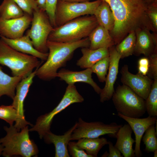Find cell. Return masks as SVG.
I'll return each mask as SVG.
<instances>
[{"instance_id": "cell-28", "label": "cell", "mask_w": 157, "mask_h": 157, "mask_svg": "<svg viewBox=\"0 0 157 157\" xmlns=\"http://www.w3.org/2000/svg\"><path fill=\"white\" fill-rule=\"evenodd\" d=\"M146 111L149 116H157V78L154 79L151 88L145 100Z\"/></svg>"}, {"instance_id": "cell-11", "label": "cell", "mask_w": 157, "mask_h": 157, "mask_svg": "<svg viewBox=\"0 0 157 157\" xmlns=\"http://www.w3.org/2000/svg\"><path fill=\"white\" fill-rule=\"evenodd\" d=\"M37 68L27 77L22 78L16 87V92L13 99L12 105L17 113L18 119L14 126L19 131L28 125H31L25 119L24 103L30 87L33 83V79L36 76Z\"/></svg>"}, {"instance_id": "cell-12", "label": "cell", "mask_w": 157, "mask_h": 157, "mask_svg": "<svg viewBox=\"0 0 157 157\" xmlns=\"http://www.w3.org/2000/svg\"><path fill=\"white\" fill-rule=\"evenodd\" d=\"M120 73L121 81L123 84L128 86L145 100L148 95L154 81L147 75H143L138 72L136 74L131 73L126 65L122 67Z\"/></svg>"}, {"instance_id": "cell-16", "label": "cell", "mask_w": 157, "mask_h": 157, "mask_svg": "<svg viewBox=\"0 0 157 157\" xmlns=\"http://www.w3.org/2000/svg\"><path fill=\"white\" fill-rule=\"evenodd\" d=\"M146 28H139L135 31L136 40L133 53L141 54L148 57L157 50V36Z\"/></svg>"}, {"instance_id": "cell-31", "label": "cell", "mask_w": 157, "mask_h": 157, "mask_svg": "<svg viewBox=\"0 0 157 157\" xmlns=\"http://www.w3.org/2000/svg\"><path fill=\"white\" fill-rule=\"evenodd\" d=\"M18 118L17 111L12 105L0 106V119L5 121L11 126L13 125L14 122H17Z\"/></svg>"}, {"instance_id": "cell-35", "label": "cell", "mask_w": 157, "mask_h": 157, "mask_svg": "<svg viewBox=\"0 0 157 157\" xmlns=\"http://www.w3.org/2000/svg\"><path fill=\"white\" fill-rule=\"evenodd\" d=\"M58 0H47L46 10L50 23L54 28L56 27L55 21V13Z\"/></svg>"}, {"instance_id": "cell-42", "label": "cell", "mask_w": 157, "mask_h": 157, "mask_svg": "<svg viewBox=\"0 0 157 157\" xmlns=\"http://www.w3.org/2000/svg\"><path fill=\"white\" fill-rule=\"evenodd\" d=\"M148 2L150 4H152L156 1H157V0H147Z\"/></svg>"}, {"instance_id": "cell-15", "label": "cell", "mask_w": 157, "mask_h": 157, "mask_svg": "<svg viewBox=\"0 0 157 157\" xmlns=\"http://www.w3.org/2000/svg\"><path fill=\"white\" fill-rule=\"evenodd\" d=\"M117 115L126 121L133 132L135 137V146L134 149L135 156L140 157L142 155L140 149V143L142 137L147 129L154 124L157 121L156 117L149 116L146 118L129 117L118 113Z\"/></svg>"}, {"instance_id": "cell-22", "label": "cell", "mask_w": 157, "mask_h": 157, "mask_svg": "<svg viewBox=\"0 0 157 157\" xmlns=\"http://www.w3.org/2000/svg\"><path fill=\"white\" fill-rule=\"evenodd\" d=\"M88 38L90 42L89 48L92 49L104 47L109 49L115 45L109 31L99 24L91 32Z\"/></svg>"}, {"instance_id": "cell-23", "label": "cell", "mask_w": 157, "mask_h": 157, "mask_svg": "<svg viewBox=\"0 0 157 157\" xmlns=\"http://www.w3.org/2000/svg\"><path fill=\"white\" fill-rule=\"evenodd\" d=\"M99 25L103 26L109 32L113 28L115 19L113 14L108 4L102 1L95 10L93 15Z\"/></svg>"}, {"instance_id": "cell-5", "label": "cell", "mask_w": 157, "mask_h": 157, "mask_svg": "<svg viewBox=\"0 0 157 157\" xmlns=\"http://www.w3.org/2000/svg\"><path fill=\"white\" fill-rule=\"evenodd\" d=\"M0 64L8 67L13 76L23 78L38 68L41 63L35 57L15 50L0 38Z\"/></svg>"}, {"instance_id": "cell-9", "label": "cell", "mask_w": 157, "mask_h": 157, "mask_svg": "<svg viewBox=\"0 0 157 157\" xmlns=\"http://www.w3.org/2000/svg\"><path fill=\"white\" fill-rule=\"evenodd\" d=\"M31 28L26 35L31 39L34 48L43 53H47L48 37L53 28L45 11L38 9L34 11Z\"/></svg>"}, {"instance_id": "cell-25", "label": "cell", "mask_w": 157, "mask_h": 157, "mask_svg": "<svg viewBox=\"0 0 157 157\" xmlns=\"http://www.w3.org/2000/svg\"><path fill=\"white\" fill-rule=\"evenodd\" d=\"M77 140L76 142L77 145L92 157H97L101 149L108 143L107 139L105 138H83Z\"/></svg>"}, {"instance_id": "cell-4", "label": "cell", "mask_w": 157, "mask_h": 157, "mask_svg": "<svg viewBox=\"0 0 157 157\" xmlns=\"http://www.w3.org/2000/svg\"><path fill=\"white\" fill-rule=\"evenodd\" d=\"M98 24L93 15L81 16L53 28L47 40L67 42L78 41L88 37Z\"/></svg>"}, {"instance_id": "cell-2", "label": "cell", "mask_w": 157, "mask_h": 157, "mask_svg": "<svg viewBox=\"0 0 157 157\" xmlns=\"http://www.w3.org/2000/svg\"><path fill=\"white\" fill-rule=\"evenodd\" d=\"M90 41L87 37L73 42L47 40L49 51L45 62L36 69V76L44 81H50L57 77L58 70L65 66L71 58L74 51L79 48L89 47Z\"/></svg>"}, {"instance_id": "cell-3", "label": "cell", "mask_w": 157, "mask_h": 157, "mask_svg": "<svg viewBox=\"0 0 157 157\" xmlns=\"http://www.w3.org/2000/svg\"><path fill=\"white\" fill-rule=\"evenodd\" d=\"M3 129L6 135L0 139V142L3 147V156L20 155L30 157L37 156L38 149L33 140L30 138L28 126L21 129L20 131L13 125L9 127L5 126Z\"/></svg>"}, {"instance_id": "cell-17", "label": "cell", "mask_w": 157, "mask_h": 157, "mask_svg": "<svg viewBox=\"0 0 157 157\" xmlns=\"http://www.w3.org/2000/svg\"><path fill=\"white\" fill-rule=\"evenodd\" d=\"M92 72L91 68L85 69L80 71H74L63 69L57 73V77L60 80L69 84H74L76 83L81 82L90 85L95 91L99 94L102 89L94 81L92 78Z\"/></svg>"}, {"instance_id": "cell-29", "label": "cell", "mask_w": 157, "mask_h": 157, "mask_svg": "<svg viewBox=\"0 0 157 157\" xmlns=\"http://www.w3.org/2000/svg\"><path fill=\"white\" fill-rule=\"evenodd\" d=\"M143 135L142 140L145 146L144 151L148 153L153 152L157 149V133L154 124L150 126Z\"/></svg>"}, {"instance_id": "cell-40", "label": "cell", "mask_w": 157, "mask_h": 157, "mask_svg": "<svg viewBox=\"0 0 157 157\" xmlns=\"http://www.w3.org/2000/svg\"><path fill=\"white\" fill-rule=\"evenodd\" d=\"M63 1L67 2H82L89 1L90 0H61Z\"/></svg>"}, {"instance_id": "cell-32", "label": "cell", "mask_w": 157, "mask_h": 157, "mask_svg": "<svg viewBox=\"0 0 157 157\" xmlns=\"http://www.w3.org/2000/svg\"><path fill=\"white\" fill-rule=\"evenodd\" d=\"M24 13L33 16V12L38 9L36 0H14Z\"/></svg>"}, {"instance_id": "cell-30", "label": "cell", "mask_w": 157, "mask_h": 157, "mask_svg": "<svg viewBox=\"0 0 157 157\" xmlns=\"http://www.w3.org/2000/svg\"><path fill=\"white\" fill-rule=\"evenodd\" d=\"M109 63V57H105L95 63L91 68L92 72L95 73L99 81H105Z\"/></svg>"}, {"instance_id": "cell-21", "label": "cell", "mask_w": 157, "mask_h": 157, "mask_svg": "<svg viewBox=\"0 0 157 157\" xmlns=\"http://www.w3.org/2000/svg\"><path fill=\"white\" fill-rule=\"evenodd\" d=\"M82 56L77 61V65L83 69L91 68L97 62L109 55V49L101 48L92 49L88 47L81 48Z\"/></svg>"}, {"instance_id": "cell-10", "label": "cell", "mask_w": 157, "mask_h": 157, "mask_svg": "<svg viewBox=\"0 0 157 157\" xmlns=\"http://www.w3.org/2000/svg\"><path fill=\"white\" fill-rule=\"evenodd\" d=\"M122 126L115 122L109 124L101 122H88L79 118L71 135L70 140L83 138H96L105 135L115 137L117 132Z\"/></svg>"}, {"instance_id": "cell-27", "label": "cell", "mask_w": 157, "mask_h": 157, "mask_svg": "<svg viewBox=\"0 0 157 157\" xmlns=\"http://www.w3.org/2000/svg\"><path fill=\"white\" fill-rule=\"evenodd\" d=\"M136 36L135 31L130 32L120 43L117 44L116 50L123 58L131 55L135 45Z\"/></svg>"}, {"instance_id": "cell-20", "label": "cell", "mask_w": 157, "mask_h": 157, "mask_svg": "<svg viewBox=\"0 0 157 157\" xmlns=\"http://www.w3.org/2000/svg\"><path fill=\"white\" fill-rule=\"evenodd\" d=\"M133 131L128 124L122 126L117 132V141L114 146L124 157L135 156L133 147L135 140L132 137Z\"/></svg>"}, {"instance_id": "cell-7", "label": "cell", "mask_w": 157, "mask_h": 157, "mask_svg": "<svg viewBox=\"0 0 157 157\" xmlns=\"http://www.w3.org/2000/svg\"><path fill=\"white\" fill-rule=\"evenodd\" d=\"M84 101L83 97L78 92L74 84H69L65 94L58 105L51 111L37 118L35 124L29 129L37 132L40 139L50 131L51 124L54 117L70 105L81 103Z\"/></svg>"}, {"instance_id": "cell-1", "label": "cell", "mask_w": 157, "mask_h": 157, "mask_svg": "<svg viewBox=\"0 0 157 157\" xmlns=\"http://www.w3.org/2000/svg\"><path fill=\"white\" fill-rule=\"evenodd\" d=\"M101 0L108 4L114 16V26L109 33L115 45L138 28H146L155 32L147 15L150 4L147 0Z\"/></svg>"}, {"instance_id": "cell-33", "label": "cell", "mask_w": 157, "mask_h": 157, "mask_svg": "<svg viewBox=\"0 0 157 157\" xmlns=\"http://www.w3.org/2000/svg\"><path fill=\"white\" fill-rule=\"evenodd\" d=\"M67 148L69 153L72 157H92L84 150L78 146L76 142L70 141Z\"/></svg>"}, {"instance_id": "cell-8", "label": "cell", "mask_w": 157, "mask_h": 157, "mask_svg": "<svg viewBox=\"0 0 157 157\" xmlns=\"http://www.w3.org/2000/svg\"><path fill=\"white\" fill-rule=\"evenodd\" d=\"M102 1L67 2L58 0L55 13L56 27L83 16L93 15Z\"/></svg>"}, {"instance_id": "cell-34", "label": "cell", "mask_w": 157, "mask_h": 157, "mask_svg": "<svg viewBox=\"0 0 157 157\" xmlns=\"http://www.w3.org/2000/svg\"><path fill=\"white\" fill-rule=\"evenodd\" d=\"M148 57L149 60V67L147 76L154 79L157 78V50Z\"/></svg>"}, {"instance_id": "cell-43", "label": "cell", "mask_w": 157, "mask_h": 157, "mask_svg": "<svg viewBox=\"0 0 157 157\" xmlns=\"http://www.w3.org/2000/svg\"><path fill=\"white\" fill-rule=\"evenodd\" d=\"M153 152L154 153V157H157V149L155 151Z\"/></svg>"}, {"instance_id": "cell-41", "label": "cell", "mask_w": 157, "mask_h": 157, "mask_svg": "<svg viewBox=\"0 0 157 157\" xmlns=\"http://www.w3.org/2000/svg\"><path fill=\"white\" fill-rule=\"evenodd\" d=\"M3 147L0 142V156L2 155L3 150Z\"/></svg>"}, {"instance_id": "cell-24", "label": "cell", "mask_w": 157, "mask_h": 157, "mask_svg": "<svg viewBox=\"0 0 157 157\" xmlns=\"http://www.w3.org/2000/svg\"><path fill=\"white\" fill-rule=\"evenodd\" d=\"M22 79L20 77L9 75L3 72L0 66V98L6 95L13 99L16 87Z\"/></svg>"}, {"instance_id": "cell-39", "label": "cell", "mask_w": 157, "mask_h": 157, "mask_svg": "<svg viewBox=\"0 0 157 157\" xmlns=\"http://www.w3.org/2000/svg\"><path fill=\"white\" fill-rule=\"evenodd\" d=\"M38 9L46 12L47 0H36Z\"/></svg>"}, {"instance_id": "cell-18", "label": "cell", "mask_w": 157, "mask_h": 157, "mask_svg": "<svg viewBox=\"0 0 157 157\" xmlns=\"http://www.w3.org/2000/svg\"><path fill=\"white\" fill-rule=\"evenodd\" d=\"M0 38L15 50L21 53L35 57L42 61H46L48 53H43L36 50L29 36L26 35L15 39L0 36Z\"/></svg>"}, {"instance_id": "cell-38", "label": "cell", "mask_w": 157, "mask_h": 157, "mask_svg": "<svg viewBox=\"0 0 157 157\" xmlns=\"http://www.w3.org/2000/svg\"><path fill=\"white\" fill-rule=\"evenodd\" d=\"M109 153H108L107 157H122L121 153L113 143L110 141H108Z\"/></svg>"}, {"instance_id": "cell-19", "label": "cell", "mask_w": 157, "mask_h": 157, "mask_svg": "<svg viewBox=\"0 0 157 157\" xmlns=\"http://www.w3.org/2000/svg\"><path fill=\"white\" fill-rule=\"evenodd\" d=\"M76 122L74 125L63 135H58L52 133L51 131L47 133L43 137L45 142L47 144H53L55 147V157H69L68 150V145L71 135L76 127Z\"/></svg>"}, {"instance_id": "cell-37", "label": "cell", "mask_w": 157, "mask_h": 157, "mask_svg": "<svg viewBox=\"0 0 157 157\" xmlns=\"http://www.w3.org/2000/svg\"><path fill=\"white\" fill-rule=\"evenodd\" d=\"M149 60L148 57H142L138 62V73L141 74L147 75L149 71Z\"/></svg>"}, {"instance_id": "cell-13", "label": "cell", "mask_w": 157, "mask_h": 157, "mask_svg": "<svg viewBox=\"0 0 157 157\" xmlns=\"http://www.w3.org/2000/svg\"><path fill=\"white\" fill-rule=\"evenodd\" d=\"M32 16L24 13L22 16L15 18L5 19L0 17V36L11 39L22 36L31 24Z\"/></svg>"}, {"instance_id": "cell-26", "label": "cell", "mask_w": 157, "mask_h": 157, "mask_svg": "<svg viewBox=\"0 0 157 157\" xmlns=\"http://www.w3.org/2000/svg\"><path fill=\"white\" fill-rule=\"evenodd\" d=\"M24 13L14 0H3L0 4V17L1 18H18L22 16Z\"/></svg>"}, {"instance_id": "cell-36", "label": "cell", "mask_w": 157, "mask_h": 157, "mask_svg": "<svg viewBox=\"0 0 157 157\" xmlns=\"http://www.w3.org/2000/svg\"><path fill=\"white\" fill-rule=\"evenodd\" d=\"M147 15L155 32L157 30V1L150 5L148 7Z\"/></svg>"}, {"instance_id": "cell-6", "label": "cell", "mask_w": 157, "mask_h": 157, "mask_svg": "<svg viewBox=\"0 0 157 157\" xmlns=\"http://www.w3.org/2000/svg\"><path fill=\"white\" fill-rule=\"evenodd\" d=\"M112 98L117 113L126 116L140 118L146 112L145 100L124 84L117 87Z\"/></svg>"}, {"instance_id": "cell-14", "label": "cell", "mask_w": 157, "mask_h": 157, "mask_svg": "<svg viewBox=\"0 0 157 157\" xmlns=\"http://www.w3.org/2000/svg\"><path fill=\"white\" fill-rule=\"evenodd\" d=\"M109 63L105 84L100 93V101L101 103L111 99L115 91L114 85L118 72L119 63L121 56L113 46L108 49Z\"/></svg>"}]
</instances>
